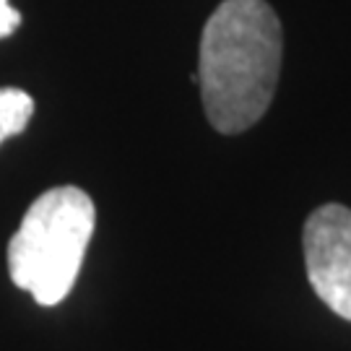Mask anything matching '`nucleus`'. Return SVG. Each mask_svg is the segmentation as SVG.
I'll return each mask as SVG.
<instances>
[{
	"label": "nucleus",
	"mask_w": 351,
	"mask_h": 351,
	"mask_svg": "<svg viewBox=\"0 0 351 351\" xmlns=\"http://www.w3.org/2000/svg\"><path fill=\"white\" fill-rule=\"evenodd\" d=\"M97 208L75 185H58L29 206L8 242V274L37 304L55 307L71 294L94 234Z\"/></svg>",
	"instance_id": "obj_2"
},
{
	"label": "nucleus",
	"mask_w": 351,
	"mask_h": 351,
	"mask_svg": "<svg viewBox=\"0 0 351 351\" xmlns=\"http://www.w3.org/2000/svg\"><path fill=\"white\" fill-rule=\"evenodd\" d=\"M34 114V99L21 88H0V143L24 133Z\"/></svg>",
	"instance_id": "obj_4"
},
{
	"label": "nucleus",
	"mask_w": 351,
	"mask_h": 351,
	"mask_svg": "<svg viewBox=\"0 0 351 351\" xmlns=\"http://www.w3.org/2000/svg\"><path fill=\"white\" fill-rule=\"evenodd\" d=\"M21 24V13L13 8L8 0H0V39L11 37Z\"/></svg>",
	"instance_id": "obj_5"
},
{
	"label": "nucleus",
	"mask_w": 351,
	"mask_h": 351,
	"mask_svg": "<svg viewBox=\"0 0 351 351\" xmlns=\"http://www.w3.org/2000/svg\"><path fill=\"white\" fill-rule=\"evenodd\" d=\"M284 34L265 0H224L201 34L198 73L203 110L219 133L252 128L276 94Z\"/></svg>",
	"instance_id": "obj_1"
},
{
	"label": "nucleus",
	"mask_w": 351,
	"mask_h": 351,
	"mask_svg": "<svg viewBox=\"0 0 351 351\" xmlns=\"http://www.w3.org/2000/svg\"><path fill=\"white\" fill-rule=\"evenodd\" d=\"M302 247L313 291L351 323V208L341 203L315 208L304 221Z\"/></svg>",
	"instance_id": "obj_3"
}]
</instances>
